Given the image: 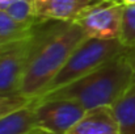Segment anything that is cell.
<instances>
[{"mask_svg":"<svg viewBox=\"0 0 135 134\" xmlns=\"http://www.w3.org/2000/svg\"><path fill=\"white\" fill-rule=\"evenodd\" d=\"M37 129L33 100L0 118V134H30Z\"/></svg>","mask_w":135,"mask_h":134,"instance_id":"9c48e42d","label":"cell"},{"mask_svg":"<svg viewBox=\"0 0 135 134\" xmlns=\"http://www.w3.org/2000/svg\"><path fill=\"white\" fill-rule=\"evenodd\" d=\"M5 12L16 21L25 24H37L40 21H44L36 16L32 0H15Z\"/></svg>","mask_w":135,"mask_h":134,"instance_id":"7c38bea8","label":"cell"},{"mask_svg":"<svg viewBox=\"0 0 135 134\" xmlns=\"http://www.w3.org/2000/svg\"><path fill=\"white\" fill-rule=\"evenodd\" d=\"M123 7V3L98 0L87 7L75 19V22L89 38L119 40Z\"/></svg>","mask_w":135,"mask_h":134,"instance_id":"8992f818","label":"cell"},{"mask_svg":"<svg viewBox=\"0 0 135 134\" xmlns=\"http://www.w3.org/2000/svg\"><path fill=\"white\" fill-rule=\"evenodd\" d=\"M15 0H0V11H7Z\"/></svg>","mask_w":135,"mask_h":134,"instance_id":"2e32d148","label":"cell"},{"mask_svg":"<svg viewBox=\"0 0 135 134\" xmlns=\"http://www.w3.org/2000/svg\"><path fill=\"white\" fill-rule=\"evenodd\" d=\"M133 86V67L126 50L74 83L55 89L41 99H71L87 110L113 107Z\"/></svg>","mask_w":135,"mask_h":134,"instance_id":"7a4b0ae2","label":"cell"},{"mask_svg":"<svg viewBox=\"0 0 135 134\" xmlns=\"http://www.w3.org/2000/svg\"><path fill=\"white\" fill-rule=\"evenodd\" d=\"M67 134H121V128L112 107H97L88 109Z\"/></svg>","mask_w":135,"mask_h":134,"instance_id":"52a82bcc","label":"cell"},{"mask_svg":"<svg viewBox=\"0 0 135 134\" xmlns=\"http://www.w3.org/2000/svg\"><path fill=\"white\" fill-rule=\"evenodd\" d=\"M85 38L87 34L75 21H41L37 26L36 42L18 88V95L32 100L38 99L74 50Z\"/></svg>","mask_w":135,"mask_h":134,"instance_id":"6da1fadb","label":"cell"},{"mask_svg":"<svg viewBox=\"0 0 135 134\" xmlns=\"http://www.w3.org/2000/svg\"><path fill=\"white\" fill-rule=\"evenodd\" d=\"M37 24H25L16 21L5 11H0V38L5 41L24 38L34 32Z\"/></svg>","mask_w":135,"mask_h":134,"instance_id":"8fae6325","label":"cell"},{"mask_svg":"<svg viewBox=\"0 0 135 134\" xmlns=\"http://www.w3.org/2000/svg\"><path fill=\"white\" fill-rule=\"evenodd\" d=\"M5 42H8V41H5V40H3V38H0V45L5 44Z\"/></svg>","mask_w":135,"mask_h":134,"instance_id":"d6986e66","label":"cell"},{"mask_svg":"<svg viewBox=\"0 0 135 134\" xmlns=\"http://www.w3.org/2000/svg\"><path fill=\"white\" fill-rule=\"evenodd\" d=\"M93 1H98V0H93Z\"/></svg>","mask_w":135,"mask_h":134,"instance_id":"44dd1931","label":"cell"},{"mask_svg":"<svg viewBox=\"0 0 135 134\" xmlns=\"http://www.w3.org/2000/svg\"><path fill=\"white\" fill-rule=\"evenodd\" d=\"M106 1H118V3H123L122 0H106Z\"/></svg>","mask_w":135,"mask_h":134,"instance_id":"ffe728a7","label":"cell"},{"mask_svg":"<svg viewBox=\"0 0 135 134\" xmlns=\"http://www.w3.org/2000/svg\"><path fill=\"white\" fill-rule=\"evenodd\" d=\"M119 41L126 47L135 46V4L123 7Z\"/></svg>","mask_w":135,"mask_h":134,"instance_id":"4fadbf2b","label":"cell"},{"mask_svg":"<svg viewBox=\"0 0 135 134\" xmlns=\"http://www.w3.org/2000/svg\"><path fill=\"white\" fill-rule=\"evenodd\" d=\"M125 5H131V4H135V0H122Z\"/></svg>","mask_w":135,"mask_h":134,"instance_id":"e0dca14e","label":"cell"},{"mask_svg":"<svg viewBox=\"0 0 135 134\" xmlns=\"http://www.w3.org/2000/svg\"><path fill=\"white\" fill-rule=\"evenodd\" d=\"M30 134H50V133H46V132L41 130V129H37V130H34L33 133H30Z\"/></svg>","mask_w":135,"mask_h":134,"instance_id":"ac0fdd59","label":"cell"},{"mask_svg":"<svg viewBox=\"0 0 135 134\" xmlns=\"http://www.w3.org/2000/svg\"><path fill=\"white\" fill-rule=\"evenodd\" d=\"M37 26L32 34L24 38L0 45V97L18 95V88L36 42Z\"/></svg>","mask_w":135,"mask_h":134,"instance_id":"277c9868","label":"cell"},{"mask_svg":"<svg viewBox=\"0 0 135 134\" xmlns=\"http://www.w3.org/2000/svg\"><path fill=\"white\" fill-rule=\"evenodd\" d=\"M112 108L118 120L121 134H135V84Z\"/></svg>","mask_w":135,"mask_h":134,"instance_id":"30bf717a","label":"cell"},{"mask_svg":"<svg viewBox=\"0 0 135 134\" xmlns=\"http://www.w3.org/2000/svg\"><path fill=\"white\" fill-rule=\"evenodd\" d=\"M126 49L127 47L123 46L119 40H98L87 37L74 50L64 66L55 75L40 97L85 76Z\"/></svg>","mask_w":135,"mask_h":134,"instance_id":"3957f363","label":"cell"},{"mask_svg":"<svg viewBox=\"0 0 135 134\" xmlns=\"http://www.w3.org/2000/svg\"><path fill=\"white\" fill-rule=\"evenodd\" d=\"M34 13L40 20L75 21L93 0H32Z\"/></svg>","mask_w":135,"mask_h":134,"instance_id":"ba28073f","label":"cell"},{"mask_svg":"<svg viewBox=\"0 0 135 134\" xmlns=\"http://www.w3.org/2000/svg\"><path fill=\"white\" fill-rule=\"evenodd\" d=\"M37 128L50 134H67L87 109L71 99L33 100Z\"/></svg>","mask_w":135,"mask_h":134,"instance_id":"5b68a950","label":"cell"},{"mask_svg":"<svg viewBox=\"0 0 135 134\" xmlns=\"http://www.w3.org/2000/svg\"><path fill=\"white\" fill-rule=\"evenodd\" d=\"M126 53H127L129 61H130L131 67H133V84H135V46L134 47H127Z\"/></svg>","mask_w":135,"mask_h":134,"instance_id":"9a60e30c","label":"cell"},{"mask_svg":"<svg viewBox=\"0 0 135 134\" xmlns=\"http://www.w3.org/2000/svg\"><path fill=\"white\" fill-rule=\"evenodd\" d=\"M32 103V99H28L21 95H13V96H3L0 97V118L21 107L28 105Z\"/></svg>","mask_w":135,"mask_h":134,"instance_id":"5bb4252c","label":"cell"}]
</instances>
